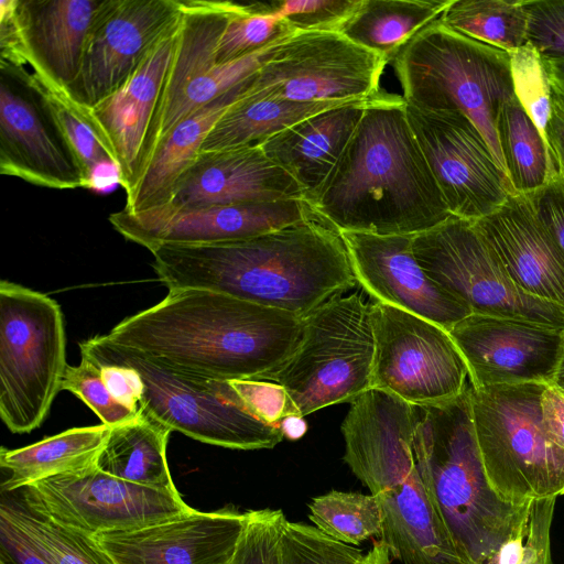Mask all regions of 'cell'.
Returning <instances> with one entry per match:
<instances>
[{"mask_svg": "<svg viewBox=\"0 0 564 564\" xmlns=\"http://www.w3.org/2000/svg\"><path fill=\"white\" fill-rule=\"evenodd\" d=\"M62 390L82 399L110 427L135 419L139 413L118 402L109 392L98 364L82 355L78 366L67 365L62 380Z\"/></svg>", "mask_w": 564, "mask_h": 564, "instance_id": "cell-41", "label": "cell"}, {"mask_svg": "<svg viewBox=\"0 0 564 564\" xmlns=\"http://www.w3.org/2000/svg\"><path fill=\"white\" fill-rule=\"evenodd\" d=\"M406 115L452 216L475 221L507 200L513 192L510 181L466 115L408 102Z\"/></svg>", "mask_w": 564, "mask_h": 564, "instance_id": "cell-15", "label": "cell"}, {"mask_svg": "<svg viewBox=\"0 0 564 564\" xmlns=\"http://www.w3.org/2000/svg\"><path fill=\"white\" fill-rule=\"evenodd\" d=\"M25 67L0 65V173L54 189L84 188L80 171Z\"/></svg>", "mask_w": 564, "mask_h": 564, "instance_id": "cell-19", "label": "cell"}, {"mask_svg": "<svg viewBox=\"0 0 564 564\" xmlns=\"http://www.w3.org/2000/svg\"><path fill=\"white\" fill-rule=\"evenodd\" d=\"M26 78L76 162L84 188L105 192L118 183V167L88 123L83 109L63 90L53 87L34 72H28Z\"/></svg>", "mask_w": 564, "mask_h": 564, "instance_id": "cell-32", "label": "cell"}, {"mask_svg": "<svg viewBox=\"0 0 564 564\" xmlns=\"http://www.w3.org/2000/svg\"><path fill=\"white\" fill-rule=\"evenodd\" d=\"M0 516L50 564H116L95 536L50 520L30 509L20 497L3 496Z\"/></svg>", "mask_w": 564, "mask_h": 564, "instance_id": "cell-34", "label": "cell"}, {"mask_svg": "<svg viewBox=\"0 0 564 564\" xmlns=\"http://www.w3.org/2000/svg\"><path fill=\"white\" fill-rule=\"evenodd\" d=\"M350 265L372 302L423 317L447 332L471 314L470 308L435 283L417 263L413 236L341 231Z\"/></svg>", "mask_w": 564, "mask_h": 564, "instance_id": "cell-20", "label": "cell"}, {"mask_svg": "<svg viewBox=\"0 0 564 564\" xmlns=\"http://www.w3.org/2000/svg\"><path fill=\"white\" fill-rule=\"evenodd\" d=\"M280 429L284 437L291 441H295L301 438L306 433L307 424L303 416L292 414L284 417L280 422Z\"/></svg>", "mask_w": 564, "mask_h": 564, "instance_id": "cell-51", "label": "cell"}, {"mask_svg": "<svg viewBox=\"0 0 564 564\" xmlns=\"http://www.w3.org/2000/svg\"><path fill=\"white\" fill-rule=\"evenodd\" d=\"M303 198L248 202L189 208L158 206L109 215L123 238L149 251L162 245H214L243 240L294 225L308 216Z\"/></svg>", "mask_w": 564, "mask_h": 564, "instance_id": "cell-17", "label": "cell"}, {"mask_svg": "<svg viewBox=\"0 0 564 564\" xmlns=\"http://www.w3.org/2000/svg\"><path fill=\"white\" fill-rule=\"evenodd\" d=\"M303 198L296 181L260 145L200 151L162 206L189 208Z\"/></svg>", "mask_w": 564, "mask_h": 564, "instance_id": "cell-23", "label": "cell"}, {"mask_svg": "<svg viewBox=\"0 0 564 564\" xmlns=\"http://www.w3.org/2000/svg\"><path fill=\"white\" fill-rule=\"evenodd\" d=\"M563 329L527 319L471 313L448 334L468 368L473 388L553 384Z\"/></svg>", "mask_w": 564, "mask_h": 564, "instance_id": "cell-18", "label": "cell"}, {"mask_svg": "<svg viewBox=\"0 0 564 564\" xmlns=\"http://www.w3.org/2000/svg\"><path fill=\"white\" fill-rule=\"evenodd\" d=\"M98 366L111 395L124 406L139 413L144 391L139 372L131 367L121 365L98 364Z\"/></svg>", "mask_w": 564, "mask_h": 564, "instance_id": "cell-47", "label": "cell"}, {"mask_svg": "<svg viewBox=\"0 0 564 564\" xmlns=\"http://www.w3.org/2000/svg\"><path fill=\"white\" fill-rule=\"evenodd\" d=\"M509 54L514 96L547 144L546 127L551 116L552 85L545 61L529 43Z\"/></svg>", "mask_w": 564, "mask_h": 564, "instance_id": "cell-39", "label": "cell"}, {"mask_svg": "<svg viewBox=\"0 0 564 564\" xmlns=\"http://www.w3.org/2000/svg\"><path fill=\"white\" fill-rule=\"evenodd\" d=\"M388 62L335 31H297L248 78L247 94L301 102L377 95Z\"/></svg>", "mask_w": 564, "mask_h": 564, "instance_id": "cell-12", "label": "cell"}, {"mask_svg": "<svg viewBox=\"0 0 564 564\" xmlns=\"http://www.w3.org/2000/svg\"><path fill=\"white\" fill-rule=\"evenodd\" d=\"M552 88L564 98V61L545 62Z\"/></svg>", "mask_w": 564, "mask_h": 564, "instance_id": "cell-52", "label": "cell"}, {"mask_svg": "<svg viewBox=\"0 0 564 564\" xmlns=\"http://www.w3.org/2000/svg\"><path fill=\"white\" fill-rule=\"evenodd\" d=\"M349 102L354 101L301 102L246 93L217 121L200 151L261 145L308 117Z\"/></svg>", "mask_w": 564, "mask_h": 564, "instance_id": "cell-31", "label": "cell"}, {"mask_svg": "<svg viewBox=\"0 0 564 564\" xmlns=\"http://www.w3.org/2000/svg\"><path fill=\"white\" fill-rule=\"evenodd\" d=\"M297 32L274 13L273 2L241 3L229 19L216 48V64H227Z\"/></svg>", "mask_w": 564, "mask_h": 564, "instance_id": "cell-37", "label": "cell"}, {"mask_svg": "<svg viewBox=\"0 0 564 564\" xmlns=\"http://www.w3.org/2000/svg\"><path fill=\"white\" fill-rule=\"evenodd\" d=\"M527 195L538 220L564 254V173L558 169L543 187Z\"/></svg>", "mask_w": 564, "mask_h": 564, "instance_id": "cell-46", "label": "cell"}, {"mask_svg": "<svg viewBox=\"0 0 564 564\" xmlns=\"http://www.w3.org/2000/svg\"><path fill=\"white\" fill-rule=\"evenodd\" d=\"M451 0H360L339 33L391 63Z\"/></svg>", "mask_w": 564, "mask_h": 564, "instance_id": "cell-30", "label": "cell"}, {"mask_svg": "<svg viewBox=\"0 0 564 564\" xmlns=\"http://www.w3.org/2000/svg\"><path fill=\"white\" fill-rule=\"evenodd\" d=\"M246 519V512L232 507H189L153 525L95 538L116 564H231Z\"/></svg>", "mask_w": 564, "mask_h": 564, "instance_id": "cell-22", "label": "cell"}, {"mask_svg": "<svg viewBox=\"0 0 564 564\" xmlns=\"http://www.w3.org/2000/svg\"><path fill=\"white\" fill-rule=\"evenodd\" d=\"M543 427L549 438L564 449V393L547 384L541 395Z\"/></svg>", "mask_w": 564, "mask_h": 564, "instance_id": "cell-49", "label": "cell"}, {"mask_svg": "<svg viewBox=\"0 0 564 564\" xmlns=\"http://www.w3.org/2000/svg\"><path fill=\"white\" fill-rule=\"evenodd\" d=\"M391 556L388 547L382 543H375L372 549L365 555L362 564H390Z\"/></svg>", "mask_w": 564, "mask_h": 564, "instance_id": "cell-53", "label": "cell"}, {"mask_svg": "<svg viewBox=\"0 0 564 564\" xmlns=\"http://www.w3.org/2000/svg\"><path fill=\"white\" fill-rule=\"evenodd\" d=\"M246 514L231 564H281V535L288 521L282 510L258 509Z\"/></svg>", "mask_w": 564, "mask_h": 564, "instance_id": "cell-42", "label": "cell"}, {"mask_svg": "<svg viewBox=\"0 0 564 564\" xmlns=\"http://www.w3.org/2000/svg\"><path fill=\"white\" fill-rule=\"evenodd\" d=\"M66 335L61 306L46 294L0 282V417L18 434L46 419L62 390Z\"/></svg>", "mask_w": 564, "mask_h": 564, "instance_id": "cell-10", "label": "cell"}, {"mask_svg": "<svg viewBox=\"0 0 564 564\" xmlns=\"http://www.w3.org/2000/svg\"><path fill=\"white\" fill-rule=\"evenodd\" d=\"M361 550L315 527L286 521L281 535V564H362Z\"/></svg>", "mask_w": 564, "mask_h": 564, "instance_id": "cell-40", "label": "cell"}, {"mask_svg": "<svg viewBox=\"0 0 564 564\" xmlns=\"http://www.w3.org/2000/svg\"><path fill=\"white\" fill-rule=\"evenodd\" d=\"M553 384L564 393V329L562 358Z\"/></svg>", "mask_w": 564, "mask_h": 564, "instance_id": "cell-54", "label": "cell"}, {"mask_svg": "<svg viewBox=\"0 0 564 564\" xmlns=\"http://www.w3.org/2000/svg\"><path fill=\"white\" fill-rule=\"evenodd\" d=\"M151 253L169 290H210L300 317L357 284L340 232L313 207L303 220L272 232L162 245Z\"/></svg>", "mask_w": 564, "mask_h": 564, "instance_id": "cell-1", "label": "cell"}, {"mask_svg": "<svg viewBox=\"0 0 564 564\" xmlns=\"http://www.w3.org/2000/svg\"><path fill=\"white\" fill-rule=\"evenodd\" d=\"M546 138L555 162L558 169L564 173V98L553 88Z\"/></svg>", "mask_w": 564, "mask_h": 564, "instance_id": "cell-50", "label": "cell"}, {"mask_svg": "<svg viewBox=\"0 0 564 564\" xmlns=\"http://www.w3.org/2000/svg\"><path fill=\"white\" fill-rule=\"evenodd\" d=\"M496 133L513 192L533 193L558 172L552 151L516 96L501 107Z\"/></svg>", "mask_w": 564, "mask_h": 564, "instance_id": "cell-33", "label": "cell"}, {"mask_svg": "<svg viewBox=\"0 0 564 564\" xmlns=\"http://www.w3.org/2000/svg\"><path fill=\"white\" fill-rule=\"evenodd\" d=\"M375 348L370 304L357 293L338 294L303 317L292 355L260 380L283 386L304 417L371 389Z\"/></svg>", "mask_w": 564, "mask_h": 564, "instance_id": "cell-8", "label": "cell"}, {"mask_svg": "<svg viewBox=\"0 0 564 564\" xmlns=\"http://www.w3.org/2000/svg\"><path fill=\"white\" fill-rule=\"evenodd\" d=\"M440 20L458 33L509 53L528 44L525 0H451Z\"/></svg>", "mask_w": 564, "mask_h": 564, "instance_id": "cell-35", "label": "cell"}, {"mask_svg": "<svg viewBox=\"0 0 564 564\" xmlns=\"http://www.w3.org/2000/svg\"><path fill=\"white\" fill-rule=\"evenodd\" d=\"M247 79L177 122L155 148L135 187L126 195L122 209L140 213L169 202L175 183L200 152L210 130L247 93Z\"/></svg>", "mask_w": 564, "mask_h": 564, "instance_id": "cell-27", "label": "cell"}, {"mask_svg": "<svg viewBox=\"0 0 564 564\" xmlns=\"http://www.w3.org/2000/svg\"><path fill=\"white\" fill-rule=\"evenodd\" d=\"M339 232L415 236L452 215L403 97L379 91L324 183L305 198Z\"/></svg>", "mask_w": 564, "mask_h": 564, "instance_id": "cell-2", "label": "cell"}, {"mask_svg": "<svg viewBox=\"0 0 564 564\" xmlns=\"http://www.w3.org/2000/svg\"><path fill=\"white\" fill-rule=\"evenodd\" d=\"M547 384L469 386L476 437L488 479L523 503L564 495V449L547 436L541 395Z\"/></svg>", "mask_w": 564, "mask_h": 564, "instance_id": "cell-9", "label": "cell"}, {"mask_svg": "<svg viewBox=\"0 0 564 564\" xmlns=\"http://www.w3.org/2000/svg\"><path fill=\"white\" fill-rule=\"evenodd\" d=\"M556 497L532 499L509 539L482 564H552L550 532Z\"/></svg>", "mask_w": 564, "mask_h": 564, "instance_id": "cell-38", "label": "cell"}, {"mask_svg": "<svg viewBox=\"0 0 564 564\" xmlns=\"http://www.w3.org/2000/svg\"><path fill=\"white\" fill-rule=\"evenodd\" d=\"M97 0H18L17 20L28 65L65 91L76 78Z\"/></svg>", "mask_w": 564, "mask_h": 564, "instance_id": "cell-25", "label": "cell"}, {"mask_svg": "<svg viewBox=\"0 0 564 564\" xmlns=\"http://www.w3.org/2000/svg\"><path fill=\"white\" fill-rule=\"evenodd\" d=\"M469 386L457 398L415 406L419 473L464 564H482L514 532L530 501L505 499L491 486L479 451Z\"/></svg>", "mask_w": 564, "mask_h": 564, "instance_id": "cell-5", "label": "cell"}, {"mask_svg": "<svg viewBox=\"0 0 564 564\" xmlns=\"http://www.w3.org/2000/svg\"><path fill=\"white\" fill-rule=\"evenodd\" d=\"M373 97V96H372ZM368 99L308 117L260 147L265 155L312 195L327 178L354 134Z\"/></svg>", "mask_w": 564, "mask_h": 564, "instance_id": "cell-26", "label": "cell"}, {"mask_svg": "<svg viewBox=\"0 0 564 564\" xmlns=\"http://www.w3.org/2000/svg\"><path fill=\"white\" fill-rule=\"evenodd\" d=\"M528 43L545 62L564 61V0H525Z\"/></svg>", "mask_w": 564, "mask_h": 564, "instance_id": "cell-44", "label": "cell"}, {"mask_svg": "<svg viewBox=\"0 0 564 564\" xmlns=\"http://www.w3.org/2000/svg\"><path fill=\"white\" fill-rule=\"evenodd\" d=\"M0 560L7 564H50L2 516H0Z\"/></svg>", "mask_w": 564, "mask_h": 564, "instance_id": "cell-48", "label": "cell"}, {"mask_svg": "<svg viewBox=\"0 0 564 564\" xmlns=\"http://www.w3.org/2000/svg\"><path fill=\"white\" fill-rule=\"evenodd\" d=\"M303 317L205 289H173L106 336L177 371L260 380L294 351Z\"/></svg>", "mask_w": 564, "mask_h": 564, "instance_id": "cell-3", "label": "cell"}, {"mask_svg": "<svg viewBox=\"0 0 564 564\" xmlns=\"http://www.w3.org/2000/svg\"><path fill=\"white\" fill-rule=\"evenodd\" d=\"M308 518L324 534L354 546L382 530L381 507L372 494L332 490L312 499Z\"/></svg>", "mask_w": 564, "mask_h": 564, "instance_id": "cell-36", "label": "cell"}, {"mask_svg": "<svg viewBox=\"0 0 564 564\" xmlns=\"http://www.w3.org/2000/svg\"><path fill=\"white\" fill-rule=\"evenodd\" d=\"M172 431L140 412L126 423L110 429L97 459V467L113 477L158 489L174 490L166 445Z\"/></svg>", "mask_w": 564, "mask_h": 564, "instance_id": "cell-29", "label": "cell"}, {"mask_svg": "<svg viewBox=\"0 0 564 564\" xmlns=\"http://www.w3.org/2000/svg\"><path fill=\"white\" fill-rule=\"evenodd\" d=\"M475 225L521 291L564 308V254L538 220L527 194L512 192Z\"/></svg>", "mask_w": 564, "mask_h": 564, "instance_id": "cell-24", "label": "cell"}, {"mask_svg": "<svg viewBox=\"0 0 564 564\" xmlns=\"http://www.w3.org/2000/svg\"><path fill=\"white\" fill-rule=\"evenodd\" d=\"M180 23L158 43L123 86L90 109L80 107L117 165L119 185L126 195L135 187L150 158L160 98Z\"/></svg>", "mask_w": 564, "mask_h": 564, "instance_id": "cell-21", "label": "cell"}, {"mask_svg": "<svg viewBox=\"0 0 564 564\" xmlns=\"http://www.w3.org/2000/svg\"><path fill=\"white\" fill-rule=\"evenodd\" d=\"M372 388L414 406L453 400L468 387V368L441 326L401 308L371 302Z\"/></svg>", "mask_w": 564, "mask_h": 564, "instance_id": "cell-13", "label": "cell"}, {"mask_svg": "<svg viewBox=\"0 0 564 564\" xmlns=\"http://www.w3.org/2000/svg\"><path fill=\"white\" fill-rule=\"evenodd\" d=\"M0 564H7L4 561L0 560Z\"/></svg>", "mask_w": 564, "mask_h": 564, "instance_id": "cell-55", "label": "cell"}, {"mask_svg": "<svg viewBox=\"0 0 564 564\" xmlns=\"http://www.w3.org/2000/svg\"><path fill=\"white\" fill-rule=\"evenodd\" d=\"M80 355L98 364L135 369L144 384L140 412L171 431L234 449L273 448L283 438L279 426L259 419L229 380L177 371L143 354L119 346L106 335L79 344Z\"/></svg>", "mask_w": 564, "mask_h": 564, "instance_id": "cell-7", "label": "cell"}, {"mask_svg": "<svg viewBox=\"0 0 564 564\" xmlns=\"http://www.w3.org/2000/svg\"><path fill=\"white\" fill-rule=\"evenodd\" d=\"M110 429L106 424L73 427L25 447H1L0 466L10 473L2 491L21 490L41 480L96 467Z\"/></svg>", "mask_w": 564, "mask_h": 564, "instance_id": "cell-28", "label": "cell"}, {"mask_svg": "<svg viewBox=\"0 0 564 564\" xmlns=\"http://www.w3.org/2000/svg\"><path fill=\"white\" fill-rule=\"evenodd\" d=\"M412 250L423 271L471 313L564 328V308L521 291L475 221L451 216L413 236Z\"/></svg>", "mask_w": 564, "mask_h": 564, "instance_id": "cell-11", "label": "cell"}, {"mask_svg": "<svg viewBox=\"0 0 564 564\" xmlns=\"http://www.w3.org/2000/svg\"><path fill=\"white\" fill-rule=\"evenodd\" d=\"M182 18V0H102L79 72L64 91L90 109L123 86Z\"/></svg>", "mask_w": 564, "mask_h": 564, "instance_id": "cell-16", "label": "cell"}, {"mask_svg": "<svg viewBox=\"0 0 564 564\" xmlns=\"http://www.w3.org/2000/svg\"><path fill=\"white\" fill-rule=\"evenodd\" d=\"M391 63L408 104L423 110L462 111L479 129L505 171L496 122L503 104L514 96L509 52L436 20Z\"/></svg>", "mask_w": 564, "mask_h": 564, "instance_id": "cell-6", "label": "cell"}, {"mask_svg": "<svg viewBox=\"0 0 564 564\" xmlns=\"http://www.w3.org/2000/svg\"><path fill=\"white\" fill-rule=\"evenodd\" d=\"M19 497L33 511L93 536L142 529L189 508L177 489L133 484L97 466L37 481L21 489Z\"/></svg>", "mask_w": 564, "mask_h": 564, "instance_id": "cell-14", "label": "cell"}, {"mask_svg": "<svg viewBox=\"0 0 564 564\" xmlns=\"http://www.w3.org/2000/svg\"><path fill=\"white\" fill-rule=\"evenodd\" d=\"M360 0L273 1L274 13L296 31L339 32Z\"/></svg>", "mask_w": 564, "mask_h": 564, "instance_id": "cell-43", "label": "cell"}, {"mask_svg": "<svg viewBox=\"0 0 564 564\" xmlns=\"http://www.w3.org/2000/svg\"><path fill=\"white\" fill-rule=\"evenodd\" d=\"M249 409L262 421L280 427V422L297 414L283 386L268 380H229Z\"/></svg>", "mask_w": 564, "mask_h": 564, "instance_id": "cell-45", "label": "cell"}, {"mask_svg": "<svg viewBox=\"0 0 564 564\" xmlns=\"http://www.w3.org/2000/svg\"><path fill=\"white\" fill-rule=\"evenodd\" d=\"M415 406L371 388L341 423L344 462L379 500L382 541L402 564H464L419 473L413 453Z\"/></svg>", "mask_w": 564, "mask_h": 564, "instance_id": "cell-4", "label": "cell"}]
</instances>
